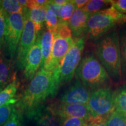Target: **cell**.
<instances>
[{
	"mask_svg": "<svg viewBox=\"0 0 126 126\" xmlns=\"http://www.w3.org/2000/svg\"><path fill=\"white\" fill-rule=\"evenodd\" d=\"M59 87L55 82L53 73L40 68L23 91L16 106L29 119L44 108L49 97H54Z\"/></svg>",
	"mask_w": 126,
	"mask_h": 126,
	"instance_id": "obj_1",
	"label": "cell"
},
{
	"mask_svg": "<svg viewBox=\"0 0 126 126\" xmlns=\"http://www.w3.org/2000/svg\"><path fill=\"white\" fill-rule=\"evenodd\" d=\"M96 54L99 62L115 82L122 79L119 33L114 31L105 34L98 41Z\"/></svg>",
	"mask_w": 126,
	"mask_h": 126,
	"instance_id": "obj_2",
	"label": "cell"
},
{
	"mask_svg": "<svg viewBox=\"0 0 126 126\" xmlns=\"http://www.w3.org/2000/svg\"><path fill=\"white\" fill-rule=\"evenodd\" d=\"M77 79L89 88L94 91L106 85L110 78L101 63L92 54L82 58L75 72Z\"/></svg>",
	"mask_w": 126,
	"mask_h": 126,
	"instance_id": "obj_3",
	"label": "cell"
},
{
	"mask_svg": "<svg viewBox=\"0 0 126 126\" xmlns=\"http://www.w3.org/2000/svg\"><path fill=\"white\" fill-rule=\"evenodd\" d=\"M84 47V37L76 39L64 57L60 65L53 72V78L59 87L71 81L73 78L81 60Z\"/></svg>",
	"mask_w": 126,
	"mask_h": 126,
	"instance_id": "obj_4",
	"label": "cell"
},
{
	"mask_svg": "<svg viewBox=\"0 0 126 126\" xmlns=\"http://www.w3.org/2000/svg\"><path fill=\"white\" fill-rule=\"evenodd\" d=\"M24 24L25 16L23 14L16 13L7 15L4 49L9 59L12 61L15 57Z\"/></svg>",
	"mask_w": 126,
	"mask_h": 126,
	"instance_id": "obj_5",
	"label": "cell"
},
{
	"mask_svg": "<svg viewBox=\"0 0 126 126\" xmlns=\"http://www.w3.org/2000/svg\"><path fill=\"white\" fill-rule=\"evenodd\" d=\"M87 106L92 117L108 118L115 110L113 92L106 87L91 92Z\"/></svg>",
	"mask_w": 126,
	"mask_h": 126,
	"instance_id": "obj_6",
	"label": "cell"
},
{
	"mask_svg": "<svg viewBox=\"0 0 126 126\" xmlns=\"http://www.w3.org/2000/svg\"><path fill=\"white\" fill-rule=\"evenodd\" d=\"M29 9L24 14V28L18 45L16 57L15 61V67L18 70H22L24 69L28 55L30 50L35 43L37 37L33 23L29 17Z\"/></svg>",
	"mask_w": 126,
	"mask_h": 126,
	"instance_id": "obj_7",
	"label": "cell"
},
{
	"mask_svg": "<svg viewBox=\"0 0 126 126\" xmlns=\"http://www.w3.org/2000/svg\"><path fill=\"white\" fill-rule=\"evenodd\" d=\"M74 43V41L72 37L62 39L53 35V45L51 54L46 61L44 70L53 73L55 70L60 65L64 57Z\"/></svg>",
	"mask_w": 126,
	"mask_h": 126,
	"instance_id": "obj_8",
	"label": "cell"
},
{
	"mask_svg": "<svg viewBox=\"0 0 126 126\" xmlns=\"http://www.w3.org/2000/svg\"><path fill=\"white\" fill-rule=\"evenodd\" d=\"M116 24L114 20L102 12L92 14L87 22L85 34L91 39L101 38Z\"/></svg>",
	"mask_w": 126,
	"mask_h": 126,
	"instance_id": "obj_9",
	"label": "cell"
},
{
	"mask_svg": "<svg viewBox=\"0 0 126 126\" xmlns=\"http://www.w3.org/2000/svg\"><path fill=\"white\" fill-rule=\"evenodd\" d=\"M47 108L61 119L76 117L88 122L91 117L87 105H85L55 102L47 106Z\"/></svg>",
	"mask_w": 126,
	"mask_h": 126,
	"instance_id": "obj_10",
	"label": "cell"
},
{
	"mask_svg": "<svg viewBox=\"0 0 126 126\" xmlns=\"http://www.w3.org/2000/svg\"><path fill=\"white\" fill-rule=\"evenodd\" d=\"M91 92L89 88L77 79L73 84L63 93L60 99V102L87 105Z\"/></svg>",
	"mask_w": 126,
	"mask_h": 126,
	"instance_id": "obj_11",
	"label": "cell"
},
{
	"mask_svg": "<svg viewBox=\"0 0 126 126\" xmlns=\"http://www.w3.org/2000/svg\"><path fill=\"white\" fill-rule=\"evenodd\" d=\"M42 50L40 46V35H37L36 42L30 50L23 69V76L26 81H31L40 68L42 63Z\"/></svg>",
	"mask_w": 126,
	"mask_h": 126,
	"instance_id": "obj_12",
	"label": "cell"
},
{
	"mask_svg": "<svg viewBox=\"0 0 126 126\" xmlns=\"http://www.w3.org/2000/svg\"><path fill=\"white\" fill-rule=\"evenodd\" d=\"M91 15V14L82 9H75L68 22L72 34L75 40L84 37L87 22Z\"/></svg>",
	"mask_w": 126,
	"mask_h": 126,
	"instance_id": "obj_13",
	"label": "cell"
},
{
	"mask_svg": "<svg viewBox=\"0 0 126 126\" xmlns=\"http://www.w3.org/2000/svg\"><path fill=\"white\" fill-rule=\"evenodd\" d=\"M16 72H14L12 61L0 53V92L14 81Z\"/></svg>",
	"mask_w": 126,
	"mask_h": 126,
	"instance_id": "obj_14",
	"label": "cell"
},
{
	"mask_svg": "<svg viewBox=\"0 0 126 126\" xmlns=\"http://www.w3.org/2000/svg\"><path fill=\"white\" fill-rule=\"evenodd\" d=\"M33 119L36 126H61V119L47 108H43L36 113Z\"/></svg>",
	"mask_w": 126,
	"mask_h": 126,
	"instance_id": "obj_15",
	"label": "cell"
},
{
	"mask_svg": "<svg viewBox=\"0 0 126 126\" xmlns=\"http://www.w3.org/2000/svg\"><path fill=\"white\" fill-rule=\"evenodd\" d=\"M53 45V33L48 29H45L40 36V46L42 50V63L40 68H43L46 61L51 54Z\"/></svg>",
	"mask_w": 126,
	"mask_h": 126,
	"instance_id": "obj_16",
	"label": "cell"
},
{
	"mask_svg": "<svg viewBox=\"0 0 126 126\" xmlns=\"http://www.w3.org/2000/svg\"><path fill=\"white\" fill-rule=\"evenodd\" d=\"M19 85V81L16 76L14 81L0 92V107L5 105L12 99L15 98Z\"/></svg>",
	"mask_w": 126,
	"mask_h": 126,
	"instance_id": "obj_17",
	"label": "cell"
},
{
	"mask_svg": "<svg viewBox=\"0 0 126 126\" xmlns=\"http://www.w3.org/2000/svg\"><path fill=\"white\" fill-rule=\"evenodd\" d=\"M46 8H33L29 9L28 14L31 21L33 23L35 30L37 35L40 32L43 26V24L46 20Z\"/></svg>",
	"mask_w": 126,
	"mask_h": 126,
	"instance_id": "obj_18",
	"label": "cell"
},
{
	"mask_svg": "<svg viewBox=\"0 0 126 126\" xmlns=\"http://www.w3.org/2000/svg\"><path fill=\"white\" fill-rule=\"evenodd\" d=\"M115 110L126 115V85L113 92Z\"/></svg>",
	"mask_w": 126,
	"mask_h": 126,
	"instance_id": "obj_19",
	"label": "cell"
},
{
	"mask_svg": "<svg viewBox=\"0 0 126 126\" xmlns=\"http://www.w3.org/2000/svg\"><path fill=\"white\" fill-rule=\"evenodd\" d=\"M119 39L122 78L126 79V28L121 30L119 34Z\"/></svg>",
	"mask_w": 126,
	"mask_h": 126,
	"instance_id": "obj_20",
	"label": "cell"
},
{
	"mask_svg": "<svg viewBox=\"0 0 126 126\" xmlns=\"http://www.w3.org/2000/svg\"><path fill=\"white\" fill-rule=\"evenodd\" d=\"M112 3L113 1L111 0H90L82 9L92 14L107 8L109 5L111 6Z\"/></svg>",
	"mask_w": 126,
	"mask_h": 126,
	"instance_id": "obj_21",
	"label": "cell"
},
{
	"mask_svg": "<svg viewBox=\"0 0 126 126\" xmlns=\"http://www.w3.org/2000/svg\"><path fill=\"white\" fill-rule=\"evenodd\" d=\"M0 7L3 9L7 15L16 13L24 15L25 13L24 9L19 4L18 1H15V0L1 1Z\"/></svg>",
	"mask_w": 126,
	"mask_h": 126,
	"instance_id": "obj_22",
	"label": "cell"
},
{
	"mask_svg": "<svg viewBox=\"0 0 126 126\" xmlns=\"http://www.w3.org/2000/svg\"><path fill=\"white\" fill-rule=\"evenodd\" d=\"M18 100V99L15 97L8 103L0 107V126L5 124L10 118Z\"/></svg>",
	"mask_w": 126,
	"mask_h": 126,
	"instance_id": "obj_23",
	"label": "cell"
},
{
	"mask_svg": "<svg viewBox=\"0 0 126 126\" xmlns=\"http://www.w3.org/2000/svg\"><path fill=\"white\" fill-rule=\"evenodd\" d=\"M107 126H126V115L114 110L108 116Z\"/></svg>",
	"mask_w": 126,
	"mask_h": 126,
	"instance_id": "obj_24",
	"label": "cell"
},
{
	"mask_svg": "<svg viewBox=\"0 0 126 126\" xmlns=\"http://www.w3.org/2000/svg\"><path fill=\"white\" fill-rule=\"evenodd\" d=\"M99 12L108 15L110 18L114 20L117 24H122V23L126 22V14H123L118 11L117 9L113 6L104 9Z\"/></svg>",
	"mask_w": 126,
	"mask_h": 126,
	"instance_id": "obj_25",
	"label": "cell"
},
{
	"mask_svg": "<svg viewBox=\"0 0 126 126\" xmlns=\"http://www.w3.org/2000/svg\"><path fill=\"white\" fill-rule=\"evenodd\" d=\"M2 126H25L23 113L16 106L14 108L10 118Z\"/></svg>",
	"mask_w": 126,
	"mask_h": 126,
	"instance_id": "obj_26",
	"label": "cell"
},
{
	"mask_svg": "<svg viewBox=\"0 0 126 126\" xmlns=\"http://www.w3.org/2000/svg\"><path fill=\"white\" fill-rule=\"evenodd\" d=\"M45 22L47 29L52 32L53 33L56 32L58 26L61 22L54 12L48 9H47Z\"/></svg>",
	"mask_w": 126,
	"mask_h": 126,
	"instance_id": "obj_27",
	"label": "cell"
},
{
	"mask_svg": "<svg viewBox=\"0 0 126 126\" xmlns=\"http://www.w3.org/2000/svg\"><path fill=\"white\" fill-rule=\"evenodd\" d=\"M75 7L74 1H68L65 5L63 6L61 11V21L68 23L72 14L75 10Z\"/></svg>",
	"mask_w": 126,
	"mask_h": 126,
	"instance_id": "obj_28",
	"label": "cell"
},
{
	"mask_svg": "<svg viewBox=\"0 0 126 126\" xmlns=\"http://www.w3.org/2000/svg\"><path fill=\"white\" fill-rule=\"evenodd\" d=\"M7 15L0 7V53H3L5 48L4 35L6 28Z\"/></svg>",
	"mask_w": 126,
	"mask_h": 126,
	"instance_id": "obj_29",
	"label": "cell"
},
{
	"mask_svg": "<svg viewBox=\"0 0 126 126\" xmlns=\"http://www.w3.org/2000/svg\"><path fill=\"white\" fill-rule=\"evenodd\" d=\"M53 35L62 39L72 37V31L69 26L68 23L61 22L58 26L56 32L53 33Z\"/></svg>",
	"mask_w": 126,
	"mask_h": 126,
	"instance_id": "obj_30",
	"label": "cell"
},
{
	"mask_svg": "<svg viewBox=\"0 0 126 126\" xmlns=\"http://www.w3.org/2000/svg\"><path fill=\"white\" fill-rule=\"evenodd\" d=\"M61 126H88V122L79 118H67L61 119Z\"/></svg>",
	"mask_w": 126,
	"mask_h": 126,
	"instance_id": "obj_31",
	"label": "cell"
},
{
	"mask_svg": "<svg viewBox=\"0 0 126 126\" xmlns=\"http://www.w3.org/2000/svg\"><path fill=\"white\" fill-rule=\"evenodd\" d=\"M50 1L46 0H30L28 2V8L29 9L33 8H46Z\"/></svg>",
	"mask_w": 126,
	"mask_h": 126,
	"instance_id": "obj_32",
	"label": "cell"
},
{
	"mask_svg": "<svg viewBox=\"0 0 126 126\" xmlns=\"http://www.w3.org/2000/svg\"><path fill=\"white\" fill-rule=\"evenodd\" d=\"M108 118L103 117H92L88 121V126H107Z\"/></svg>",
	"mask_w": 126,
	"mask_h": 126,
	"instance_id": "obj_33",
	"label": "cell"
},
{
	"mask_svg": "<svg viewBox=\"0 0 126 126\" xmlns=\"http://www.w3.org/2000/svg\"><path fill=\"white\" fill-rule=\"evenodd\" d=\"M118 11L126 15V0L113 1L112 5Z\"/></svg>",
	"mask_w": 126,
	"mask_h": 126,
	"instance_id": "obj_34",
	"label": "cell"
},
{
	"mask_svg": "<svg viewBox=\"0 0 126 126\" xmlns=\"http://www.w3.org/2000/svg\"><path fill=\"white\" fill-rule=\"evenodd\" d=\"M62 6L58 5L52 2V1H50L49 4H48V6H47V9H49V10L51 11L52 12H53L56 15L57 18H59V19L61 21V18H60V14H61V11L62 9Z\"/></svg>",
	"mask_w": 126,
	"mask_h": 126,
	"instance_id": "obj_35",
	"label": "cell"
},
{
	"mask_svg": "<svg viewBox=\"0 0 126 126\" xmlns=\"http://www.w3.org/2000/svg\"><path fill=\"white\" fill-rule=\"evenodd\" d=\"M75 8L82 9L87 4L88 0H73Z\"/></svg>",
	"mask_w": 126,
	"mask_h": 126,
	"instance_id": "obj_36",
	"label": "cell"
},
{
	"mask_svg": "<svg viewBox=\"0 0 126 126\" xmlns=\"http://www.w3.org/2000/svg\"><path fill=\"white\" fill-rule=\"evenodd\" d=\"M28 1H27V0H18V1L19 4L24 9L25 12L27 11L28 9H29V8H28Z\"/></svg>",
	"mask_w": 126,
	"mask_h": 126,
	"instance_id": "obj_37",
	"label": "cell"
},
{
	"mask_svg": "<svg viewBox=\"0 0 126 126\" xmlns=\"http://www.w3.org/2000/svg\"><path fill=\"white\" fill-rule=\"evenodd\" d=\"M69 0H54L52 2L60 6H64L68 2Z\"/></svg>",
	"mask_w": 126,
	"mask_h": 126,
	"instance_id": "obj_38",
	"label": "cell"
},
{
	"mask_svg": "<svg viewBox=\"0 0 126 126\" xmlns=\"http://www.w3.org/2000/svg\"><path fill=\"white\" fill-rule=\"evenodd\" d=\"M1 1H0V6H1Z\"/></svg>",
	"mask_w": 126,
	"mask_h": 126,
	"instance_id": "obj_39",
	"label": "cell"
}]
</instances>
